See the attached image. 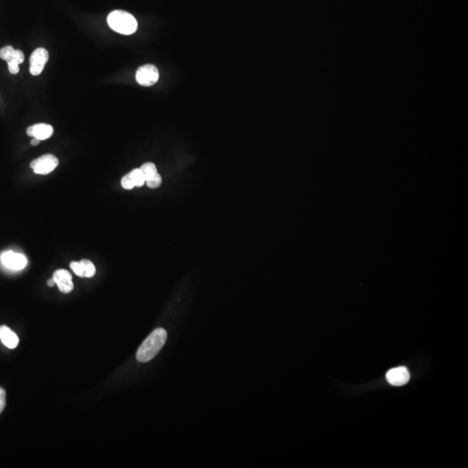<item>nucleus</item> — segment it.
<instances>
[{
    "mask_svg": "<svg viewBox=\"0 0 468 468\" xmlns=\"http://www.w3.org/2000/svg\"><path fill=\"white\" fill-rule=\"evenodd\" d=\"M167 333L162 328L154 330L139 348L136 359L140 363H147L156 357L166 344Z\"/></svg>",
    "mask_w": 468,
    "mask_h": 468,
    "instance_id": "nucleus-1",
    "label": "nucleus"
},
{
    "mask_svg": "<svg viewBox=\"0 0 468 468\" xmlns=\"http://www.w3.org/2000/svg\"><path fill=\"white\" fill-rule=\"evenodd\" d=\"M159 77L158 69L153 64L142 65L137 69L136 74L137 83L145 87L153 86L158 82Z\"/></svg>",
    "mask_w": 468,
    "mask_h": 468,
    "instance_id": "nucleus-5",
    "label": "nucleus"
},
{
    "mask_svg": "<svg viewBox=\"0 0 468 468\" xmlns=\"http://www.w3.org/2000/svg\"><path fill=\"white\" fill-rule=\"evenodd\" d=\"M386 377L391 385L402 386L409 382L410 374L406 367H398L390 369Z\"/></svg>",
    "mask_w": 468,
    "mask_h": 468,
    "instance_id": "nucleus-9",
    "label": "nucleus"
},
{
    "mask_svg": "<svg viewBox=\"0 0 468 468\" xmlns=\"http://www.w3.org/2000/svg\"><path fill=\"white\" fill-rule=\"evenodd\" d=\"M49 60V52L45 48H39L34 50L30 58V72L32 76H39L44 70L45 64Z\"/></svg>",
    "mask_w": 468,
    "mask_h": 468,
    "instance_id": "nucleus-6",
    "label": "nucleus"
},
{
    "mask_svg": "<svg viewBox=\"0 0 468 468\" xmlns=\"http://www.w3.org/2000/svg\"><path fill=\"white\" fill-rule=\"evenodd\" d=\"M6 404V393L5 389L0 388V414L3 412Z\"/></svg>",
    "mask_w": 468,
    "mask_h": 468,
    "instance_id": "nucleus-17",
    "label": "nucleus"
},
{
    "mask_svg": "<svg viewBox=\"0 0 468 468\" xmlns=\"http://www.w3.org/2000/svg\"><path fill=\"white\" fill-rule=\"evenodd\" d=\"M40 141H41L39 140V139L33 138L31 140V144L33 145V146H38V145H39V143H40Z\"/></svg>",
    "mask_w": 468,
    "mask_h": 468,
    "instance_id": "nucleus-18",
    "label": "nucleus"
},
{
    "mask_svg": "<svg viewBox=\"0 0 468 468\" xmlns=\"http://www.w3.org/2000/svg\"><path fill=\"white\" fill-rule=\"evenodd\" d=\"M1 262L4 266L11 270H21L27 265V258L21 253L9 251L1 255Z\"/></svg>",
    "mask_w": 468,
    "mask_h": 468,
    "instance_id": "nucleus-7",
    "label": "nucleus"
},
{
    "mask_svg": "<svg viewBox=\"0 0 468 468\" xmlns=\"http://www.w3.org/2000/svg\"><path fill=\"white\" fill-rule=\"evenodd\" d=\"M109 27L117 33L131 35L137 31L138 23L133 15L127 11L116 10L107 17Z\"/></svg>",
    "mask_w": 468,
    "mask_h": 468,
    "instance_id": "nucleus-2",
    "label": "nucleus"
},
{
    "mask_svg": "<svg viewBox=\"0 0 468 468\" xmlns=\"http://www.w3.org/2000/svg\"><path fill=\"white\" fill-rule=\"evenodd\" d=\"M80 272L78 277H92L96 274V267L94 264L89 259H83L80 262Z\"/></svg>",
    "mask_w": 468,
    "mask_h": 468,
    "instance_id": "nucleus-12",
    "label": "nucleus"
},
{
    "mask_svg": "<svg viewBox=\"0 0 468 468\" xmlns=\"http://www.w3.org/2000/svg\"><path fill=\"white\" fill-rule=\"evenodd\" d=\"M59 159L57 158L55 155L48 154L35 159L34 161H31L30 166L36 175H45L54 171L55 167L59 166Z\"/></svg>",
    "mask_w": 468,
    "mask_h": 468,
    "instance_id": "nucleus-4",
    "label": "nucleus"
},
{
    "mask_svg": "<svg viewBox=\"0 0 468 468\" xmlns=\"http://www.w3.org/2000/svg\"><path fill=\"white\" fill-rule=\"evenodd\" d=\"M0 340L9 349H15L20 343V339L16 333L6 325L0 326Z\"/></svg>",
    "mask_w": 468,
    "mask_h": 468,
    "instance_id": "nucleus-11",
    "label": "nucleus"
},
{
    "mask_svg": "<svg viewBox=\"0 0 468 468\" xmlns=\"http://www.w3.org/2000/svg\"><path fill=\"white\" fill-rule=\"evenodd\" d=\"M121 184H122V188L126 189V190H131V189H133L136 186L129 174H127V175L122 177V180H121Z\"/></svg>",
    "mask_w": 468,
    "mask_h": 468,
    "instance_id": "nucleus-16",
    "label": "nucleus"
},
{
    "mask_svg": "<svg viewBox=\"0 0 468 468\" xmlns=\"http://www.w3.org/2000/svg\"><path fill=\"white\" fill-rule=\"evenodd\" d=\"M52 278L55 280V285L63 293H69L73 291L74 284L72 282V277L66 270L61 269L55 271Z\"/></svg>",
    "mask_w": 468,
    "mask_h": 468,
    "instance_id": "nucleus-8",
    "label": "nucleus"
},
{
    "mask_svg": "<svg viewBox=\"0 0 468 468\" xmlns=\"http://www.w3.org/2000/svg\"><path fill=\"white\" fill-rule=\"evenodd\" d=\"M146 182H147V186L149 189H157V188L161 186V183H162V178L159 174H156L154 177L151 178L149 180H146Z\"/></svg>",
    "mask_w": 468,
    "mask_h": 468,
    "instance_id": "nucleus-15",
    "label": "nucleus"
},
{
    "mask_svg": "<svg viewBox=\"0 0 468 468\" xmlns=\"http://www.w3.org/2000/svg\"><path fill=\"white\" fill-rule=\"evenodd\" d=\"M128 174H129L131 178H132V180H133L136 186L141 188V186L144 185V183L146 182V180H145L144 175H143V174L141 172V169H134V170H132V171H131L130 173H128Z\"/></svg>",
    "mask_w": 468,
    "mask_h": 468,
    "instance_id": "nucleus-14",
    "label": "nucleus"
},
{
    "mask_svg": "<svg viewBox=\"0 0 468 468\" xmlns=\"http://www.w3.org/2000/svg\"><path fill=\"white\" fill-rule=\"evenodd\" d=\"M0 59L7 62L9 71L15 75L20 72V64L25 60V55L21 50H15L11 45H7L0 50Z\"/></svg>",
    "mask_w": 468,
    "mask_h": 468,
    "instance_id": "nucleus-3",
    "label": "nucleus"
},
{
    "mask_svg": "<svg viewBox=\"0 0 468 468\" xmlns=\"http://www.w3.org/2000/svg\"><path fill=\"white\" fill-rule=\"evenodd\" d=\"M47 284L50 287H53L55 285V280L53 279V278H50V279L48 280Z\"/></svg>",
    "mask_w": 468,
    "mask_h": 468,
    "instance_id": "nucleus-19",
    "label": "nucleus"
},
{
    "mask_svg": "<svg viewBox=\"0 0 468 468\" xmlns=\"http://www.w3.org/2000/svg\"><path fill=\"white\" fill-rule=\"evenodd\" d=\"M140 169H141V172L144 175L145 180H149L151 178L154 177L156 174H158L156 166L152 162H147V163L141 165Z\"/></svg>",
    "mask_w": 468,
    "mask_h": 468,
    "instance_id": "nucleus-13",
    "label": "nucleus"
},
{
    "mask_svg": "<svg viewBox=\"0 0 468 468\" xmlns=\"http://www.w3.org/2000/svg\"><path fill=\"white\" fill-rule=\"evenodd\" d=\"M54 129L52 126L46 124V123H38V124L32 125L31 127L27 128L28 136L33 137V138L39 139L40 141H45L46 139L50 138L52 136Z\"/></svg>",
    "mask_w": 468,
    "mask_h": 468,
    "instance_id": "nucleus-10",
    "label": "nucleus"
}]
</instances>
